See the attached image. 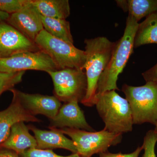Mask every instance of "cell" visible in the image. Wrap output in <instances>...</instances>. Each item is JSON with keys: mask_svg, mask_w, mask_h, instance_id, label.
Returning a JSON list of instances; mask_svg holds the SVG:
<instances>
[{"mask_svg": "<svg viewBox=\"0 0 157 157\" xmlns=\"http://www.w3.org/2000/svg\"><path fill=\"white\" fill-rule=\"evenodd\" d=\"M86 61L83 70H86L87 90L82 104L87 107L95 105L98 84L99 78L109 63L115 42L105 37H98L86 39Z\"/></svg>", "mask_w": 157, "mask_h": 157, "instance_id": "6da1fadb", "label": "cell"}, {"mask_svg": "<svg viewBox=\"0 0 157 157\" xmlns=\"http://www.w3.org/2000/svg\"><path fill=\"white\" fill-rule=\"evenodd\" d=\"M138 25L135 18L128 15L123 36L115 42L109 63L99 78L97 94L113 90H119L117 84L118 77L133 53Z\"/></svg>", "mask_w": 157, "mask_h": 157, "instance_id": "7a4b0ae2", "label": "cell"}, {"mask_svg": "<svg viewBox=\"0 0 157 157\" xmlns=\"http://www.w3.org/2000/svg\"><path fill=\"white\" fill-rule=\"evenodd\" d=\"M95 105L105 124L104 130L115 134L132 132L134 124L130 105L115 90L97 94Z\"/></svg>", "mask_w": 157, "mask_h": 157, "instance_id": "3957f363", "label": "cell"}, {"mask_svg": "<svg viewBox=\"0 0 157 157\" xmlns=\"http://www.w3.org/2000/svg\"><path fill=\"white\" fill-rule=\"evenodd\" d=\"M122 91L128 102L134 124H157V83L147 82L142 86L124 84Z\"/></svg>", "mask_w": 157, "mask_h": 157, "instance_id": "277c9868", "label": "cell"}, {"mask_svg": "<svg viewBox=\"0 0 157 157\" xmlns=\"http://www.w3.org/2000/svg\"><path fill=\"white\" fill-rule=\"evenodd\" d=\"M35 42L39 50L51 59L58 70L67 68L83 70L85 52L78 49L73 43L57 39L45 29L39 33Z\"/></svg>", "mask_w": 157, "mask_h": 157, "instance_id": "5b68a950", "label": "cell"}, {"mask_svg": "<svg viewBox=\"0 0 157 157\" xmlns=\"http://www.w3.org/2000/svg\"><path fill=\"white\" fill-rule=\"evenodd\" d=\"M59 129L71 138L76 145L77 153L81 157H91L96 154L107 151L109 147L117 145L122 140L123 134L104 129L92 132L70 128Z\"/></svg>", "mask_w": 157, "mask_h": 157, "instance_id": "8992f818", "label": "cell"}, {"mask_svg": "<svg viewBox=\"0 0 157 157\" xmlns=\"http://www.w3.org/2000/svg\"><path fill=\"white\" fill-rule=\"evenodd\" d=\"M54 84L55 97L65 103L81 102L87 90L85 72L80 69L67 68L48 73Z\"/></svg>", "mask_w": 157, "mask_h": 157, "instance_id": "52a82bcc", "label": "cell"}, {"mask_svg": "<svg viewBox=\"0 0 157 157\" xmlns=\"http://www.w3.org/2000/svg\"><path fill=\"white\" fill-rule=\"evenodd\" d=\"M26 70H39L48 73L58 69L49 56L40 50L0 58V72L17 73Z\"/></svg>", "mask_w": 157, "mask_h": 157, "instance_id": "ba28073f", "label": "cell"}, {"mask_svg": "<svg viewBox=\"0 0 157 157\" xmlns=\"http://www.w3.org/2000/svg\"><path fill=\"white\" fill-rule=\"evenodd\" d=\"M40 51L32 42L6 21H0V58Z\"/></svg>", "mask_w": 157, "mask_h": 157, "instance_id": "9c48e42d", "label": "cell"}, {"mask_svg": "<svg viewBox=\"0 0 157 157\" xmlns=\"http://www.w3.org/2000/svg\"><path fill=\"white\" fill-rule=\"evenodd\" d=\"M6 22L34 42L44 29L42 15L34 6L33 1L21 11L10 14Z\"/></svg>", "mask_w": 157, "mask_h": 157, "instance_id": "30bf717a", "label": "cell"}, {"mask_svg": "<svg viewBox=\"0 0 157 157\" xmlns=\"http://www.w3.org/2000/svg\"><path fill=\"white\" fill-rule=\"evenodd\" d=\"M10 91L13 95L11 104L7 109L0 111V145L6 140L13 125L18 122H40L23 107L15 89Z\"/></svg>", "mask_w": 157, "mask_h": 157, "instance_id": "8fae6325", "label": "cell"}, {"mask_svg": "<svg viewBox=\"0 0 157 157\" xmlns=\"http://www.w3.org/2000/svg\"><path fill=\"white\" fill-rule=\"evenodd\" d=\"M78 103L77 101H72L65 103L59 109L57 115L50 120V129L70 128L94 132V130L86 121L84 113Z\"/></svg>", "mask_w": 157, "mask_h": 157, "instance_id": "7c38bea8", "label": "cell"}, {"mask_svg": "<svg viewBox=\"0 0 157 157\" xmlns=\"http://www.w3.org/2000/svg\"><path fill=\"white\" fill-rule=\"evenodd\" d=\"M15 90L23 107L33 115L42 114L52 119L61 106V101L55 96L27 94Z\"/></svg>", "mask_w": 157, "mask_h": 157, "instance_id": "4fadbf2b", "label": "cell"}, {"mask_svg": "<svg viewBox=\"0 0 157 157\" xmlns=\"http://www.w3.org/2000/svg\"><path fill=\"white\" fill-rule=\"evenodd\" d=\"M36 140L37 148L39 149L63 148L68 150L74 153H77L76 145L74 142L65 136L58 128H51L50 131L41 130L33 126H29Z\"/></svg>", "mask_w": 157, "mask_h": 157, "instance_id": "5bb4252c", "label": "cell"}, {"mask_svg": "<svg viewBox=\"0 0 157 157\" xmlns=\"http://www.w3.org/2000/svg\"><path fill=\"white\" fill-rule=\"evenodd\" d=\"M37 146L36 140L30 134L28 127L24 122L20 121L13 125L9 137L0 147L11 150L21 156L27 151Z\"/></svg>", "mask_w": 157, "mask_h": 157, "instance_id": "9a60e30c", "label": "cell"}, {"mask_svg": "<svg viewBox=\"0 0 157 157\" xmlns=\"http://www.w3.org/2000/svg\"><path fill=\"white\" fill-rule=\"evenodd\" d=\"M33 3L44 17L66 19L70 14L68 0H33Z\"/></svg>", "mask_w": 157, "mask_h": 157, "instance_id": "2e32d148", "label": "cell"}, {"mask_svg": "<svg viewBox=\"0 0 157 157\" xmlns=\"http://www.w3.org/2000/svg\"><path fill=\"white\" fill-rule=\"evenodd\" d=\"M117 6L138 22L157 12V0H118Z\"/></svg>", "mask_w": 157, "mask_h": 157, "instance_id": "e0dca14e", "label": "cell"}, {"mask_svg": "<svg viewBox=\"0 0 157 157\" xmlns=\"http://www.w3.org/2000/svg\"><path fill=\"white\" fill-rule=\"evenodd\" d=\"M149 44H157V12L139 24L135 35L134 48Z\"/></svg>", "mask_w": 157, "mask_h": 157, "instance_id": "ac0fdd59", "label": "cell"}, {"mask_svg": "<svg viewBox=\"0 0 157 157\" xmlns=\"http://www.w3.org/2000/svg\"><path fill=\"white\" fill-rule=\"evenodd\" d=\"M44 29L57 39L73 44L70 23L66 19L50 18L42 16Z\"/></svg>", "mask_w": 157, "mask_h": 157, "instance_id": "d6986e66", "label": "cell"}, {"mask_svg": "<svg viewBox=\"0 0 157 157\" xmlns=\"http://www.w3.org/2000/svg\"><path fill=\"white\" fill-rule=\"evenodd\" d=\"M25 71L7 73L0 72V96L7 90L13 89L15 85L22 81Z\"/></svg>", "mask_w": 157, "mask_h": 157, "instance_id": "ffe728a7", "label": "cell"}, {"mask_svg": "<svg viewBox=\"0 0 157 157\" xmlns=\"http://www.w3.org/2000/svg\"><path fill=\"white\" fill-rule=\"evenodd\" d=\"M33 0H0V11L9 14L18 12L32 2Z\"/></svg>", "mask_w": 157, "mask_h": 157, "instance_id": "44dd1931", "label": "cell"}, {"mask_svg": "<svg viewBox=\"0 0 157 157\" xmlns=\"http://www.w3.org/2000/svg\"><path fill=\"white\" fill-rule=\"evenodd\" d=\"M157 142V136L154 130L149 131L144 139V153L142 157H156L155 147Z\"/></svg>", "mask_w": 157, "mask_h": 157, "instance_id": "7402d4cb", "label": "cell"}, {"mask_svg": "<svg viewBox=\"0 0 157 157\" xmlns=\"http://www.w3.org/2000/svg\"><path fill=\"white\" fill-rule=\"evenodd\" d=\"M21 157H81L78 153L69 156L59 155L55 153L51 150H42L38 148L30 149L21 156Z\"/></svg>", "mask_w": 157, "mask_h": 157, "instance_id": "603a6c76", "label": "cell"}, {"mask_svg": "<svg viewBox=\"0 0 157 157\" xmlns=\"http://www.w3.org/2000/svg\"><path fill=\"white\" fill-rule=\"evenodd\" d=\"M143 150V146L138 147L133 152L129 154L111 153L109 152L106 151L99 154L100 157H138L140 153Z\"/></svg>", "mask_w": 157, "mask_h": 157, "instance_id": "cb8c5ba5", "label": "cell"}, {"mask_svg": "<svg viewBox=\"0 0 157 157\" xmlns=\"http://www.w3.org/2000/svg\"><path fill=\"white\" fill-rule=\"evenodd\" d=\"M146 82H152L157 83V63L154 67L142 73Z\"/></svg>", "mask_w": 157, "mask_h": 157, "instance_id": "d4e9b609", "label": "cell"}, {"mask_svg": "<svg viewBox=\"0 0 157 157\" xmlns=\"http://www.w3.org/2000/svg\"><path fill=\"white\" fill-rule=\"evenodd\" d=\"M0 157H21L16 152L3 147H0Z\"/></svg>", "mask_w": 157, "mask_h": 157, "instance_id": "484cf974", "label": "cell"}, {"mask_svg": "<svg viewBox=\"0 0 157 157\" xmlns=\"http://www.w3.org/2000/svg\"><path fill=\"white\" fill-rule=\"evenodd\" d=\"M10 14L0 11V21H6L9 18Z\"/></svg>", "mask_w": 157, "mask_h": 157, "instance_id": "4316f807", "label": "cell"}, {"mask_svg": "<svg viewBox=\"0 0 157 157\" xmlns=\"http://www.w3.org/2000/svg\"><path fill=\"white\" fill-rule=\"evenodd\" d=\"M155 130H154L155 133L156 135L157 136V124L155 125Z\"/></svg>", "mask_w": 157, "mask_h": 157, "instance_id": "83f0119b", "label": "cell"}]
</instances>
